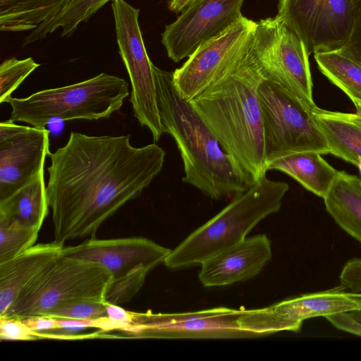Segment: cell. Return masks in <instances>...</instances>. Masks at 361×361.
<instances>
[{
  "instance_id": "cell-10",
  "label": "cell",
  "mask_w": 361,
  "mask_h": 361,
  "mask_svg": "<svg viewBox=\"0 0 361 361\" xmlns=\"http://www.w3.org/2000/svg\"><path fill=\"white\" fill-rule=\"evenodd\" d=\"M111 8L119 54L132 87L133 115L157 142L164 131L157 105L154 65L147 53L138 22L140 9L125 0L112 1Z\"/></svg>"
},
{
  "instance_id": "cell-21",
  "label": "cell",
  "mask_w": 361,
  "mask_h": 361,
  "mask_svg": "<svg viewBox=\"0 0 361 361\" xmlns=\"http://www.w3.org/2000/svg\"><path fill=\"white\" fill-rule=\"evenodd\" d=\"M324 200L338 226L361 243V178L339 171Z\"/></svg>"
},
{
  "instance_id": "cell-5",
  "label": "cell",
  "mask_w": 361,
  "mask_h": 361,
  "mask_svg": "<svg viewBox=\"0 0 361 361\" xmlns=\"http://www.w3.org/2000/svg\"><path fill=\"white\" fill-rule=\"evenodd\" d=\"M302 324L279 316L271 306L253 310L221 307L181 313H134L127 332L138 338H245L297 332Z\"/></svg>"
},
{
  "instance_id": "cell-34",
  "label": "cell",
  "mask_w": 361,
  "mask_h": 361,
  "mask_svg": "<svg viewBox=\"0 0 361 361\" xmlns=\"http://www.w3.org/2000/svg\"><path fill=\"white\" fill-rule=\"evenodd\" d=\"M106 304L107 317L116 323L118 329L126 331L134 320V312H130L117 305Z\"/></svg>"
},
{
  "instance_id": "cell-12",
  "label": "cell",
  "mask_w": 361,
  "mask_h": 361,
  "mask_svg": "<svg viewBox=\"0 0 361 361\" xmlns=\"http://www.w3.org/2000/svg\"><path fill=\"white\" fill-rule=\"evenodd\" d=\"M255 25L243 16L226 31L199 47L173 72L180 95L190 101L219 78L242 55Z\"/></svg>"
},
{
  "instance_id": "cell-23",
  "label": "cell",
  "mask_w": 361,
  "mask_h": 361,
  "mask_svg": "<svg viewBox=\"0 0 361 361\" xmlns=\"http://www.w3.org/2000/svg\"><path fill=\"white\" fill-rule=\"evenodd\" d=\"M70 0H0V30H33L55 17Z\"/></svg>"
},
{
  "instance_id": "cell-28",
  "label": "cell",
  "mask_w": 361,
  "mask_h": 361,
  "mask_svg": "<svg viewBox=\"0 0 361 361\" xmlns=\"http://www.w3.org/2000/svg\"><path fill=\"white\" fill-rule=\"evenodd\" d=\"M47 317L72 319H94L107 317L106 304L87 300H72L54 307Z\"/></svg>"
},
{
  "instance_id": "cell-9",
  "label": "cell",
  "mask_w": 361,
  "mask_h": 361,
  "mask_svg": "<svg viewBox=\"0 0 361 361\" xmlns=\"http://www.w3.org/2000/svg\"><path fill=\"white\" fill-rule=\"evenodd\" d=\"M267 159L298 151L329 154L313 111L279 84L263 79L258 87Z\"/></svg>"
},
{
  "instance_id": "cell-15",
  "label": "cell",
  "mask_w": 361,
  "mask_h": 361,
  "mask_svg": "<svg viewBox=\"0 0 361 361\" xmlns=\"http://www.w3.org/2000/svg\"><path fill=\"white\" fill-rule=\"evenodd\" d=\"M171 250L146 238L91 237L77 245L63 246L61 255L103 266L116 280L139 269L149 271L164 262Z\"/></svg>"
},
{
  "instance_id": "cell-31",
  "label": "cell",
  "mask_w": 361,
  "mask_h": 361,
  "mask_svg": "<svg viewBox=\"0 0 361 361\" xmlns=\"http://www.w3.org/2000/svg\"><path fill=\"white\" fill-rule=\"evenodd\" d=\"M354 24L350 36L343 47L338 51L361 65V0H353Z\"/></svg>"
},
{
  "instance_id": "cell-18",
  "label": "cell",
  "mask_w": 361,
  "mask_h": 361,
  "mask_svg": "<svg viewBox=\"0 0 361 361\" xmlns=\"http://www.w3.org/2000/svg\"><path fill=\"white\" fill-rule=\"evenodd\" d=\"M267 170L286 173L306 190L323 199L339 173L320 153L313 151L286 152L272 155L267 159Z\"/></svg>"
},
{
  "instance_id": "cell-16",
  "label": "cell",
  "mask_w": 361,
  "mask_h": 361,
  "mask_svg": "<svg viewBox=\"0 0 361 361\" xmlns=\"http://www.w3.org/2000/svg\"><path fill=\"white\" fill-rule=\"evenodd\" d=\"M271 256L267 235L245 238L203 262L200 281L204 286L214 287L247 281L257 276Z\"/></svg>"
},
{
  "instance_id": "cell-33",
  "label": "cell",
  "mask_w": 361,
  "mask_h": 361,
  "mask_svg": "<svg viewBox=\"0 0 361 361\" xmlns=\"http://www.w3.org/2000/svg\"><path fill=\"white\" fill-rule=\"evenodd\" d=\"M325 318L336 329L361 337V321L351 312H341Z\"/></svg>"
},
{
  "instance_id": "cell-19",
  "label": "cell",
  "mask_w": 361,
  "mask_h": 361,
  "mask_svg": "<svg viewBox=\"0 0 361 361\" xmlns=\"http://www.w3.org/2000/svg\"><path fill=\"white\" fill-rule=\"evenodd\" d=\"M271 307L279 316L302 324L308 319L361 309V306L350 296L349 292L341 285L289 298Z\"/></svg>"
},
{
  "instance_id": "cell-35",
  "label": "cell",
  "mask_w": 361,
  "mask_h": 361,
  "mask_svg": "<svg viewBox=\"0 0 361 361\" xmlns=\"http://www.w3.org/2000/svg\"><path fill=\"white\" fill-rule=\"evenodd\" d=\"M32 331L42 332L59 328L56 318L47 316H35L21 319Z\"/></svg>"
},
{
  "instance_id": "cell-11",
  "label": "cell",
  "mask_w": 361,
  "mask_h": 361,
  "mask_svg": "<svg viewBox=\"0 0 361 361\" xmlns=\"http://www.w3.org/2000/svg\"><path fill=\"white\" fill-rule=\"evenodd\" d=\"M276 16L310 55L341 50L352 32L355 12L353 0H279Z\"/></svg>"
},
{
  "instance_id": "cell-3",
  "label": "cell",
  "mask_w": 361,
  "mask_h": 361,
  "mask_svg": "<svg viewBox=\"0 0 361 361\" xmlns=\"http://www.w3.org/2000/svg\"><path fill=\"white\" fill-rule=\"evenodd\" d=\"M154 70L161 121L180 152L182 180L214 200L246 190L251 185L191 102L180 95L173 72L155 66Z\"/></svg>"
},
{
  "instance_id": "cell-29",
  "label": "cell",
  "mask_w": 361,
  "mask_h": 361,
  "mask_svg": "<svg viewBox=\"0 0 361 361\" xmlns=\"http://www.w3.org/2000/svg\"><path fill=\"white\" fill-rule=\"evenodd\" d=\"M147 272L145 269H139L122 278L111 280L103 302L118 305L130 301L144 284Z\"/></svg>"
},
{
  "instance_id": "cell-25",
  "label": "cell",
  "mask_w": 361,
  "mask_h": 361,
  "mask_svg": "<svg viewBox=\"0 0 361 361\" xmlns=\"http://www.w3.org/2000/svg\"><path fill=\"white\" fill-rule=\"evenodd\" d=\"M321 73L334 85L361 94V65L339 51L314 54Z\"/></svg>"
},
{
  "instance_id": "cell-26",
  "label": "cell",
  "mask_w": 361,
  "mask_h": 361,
  "mask_svg": "<svg viewBox=\"0 0 361 361\" xmlns=\"http://www.w3.org/2000/svg\"><path fill=\"white\" fill-rule=\"evenodd\" d=\"M39 231L16 221L0 216V263L33 246Z\"/></svg>"
},
{
  "instance_id": "cell-30",
  "label": "cell",
  "mask_w": 361,
  "mask_h": 361,
  "mask_svg": "<svg viewBox=\"0 0 361 361\" xmlns=\"http://www.w3.org/2000/svg\"><path fill=\"white\" fill-rule=\"evenodd\" d=\"M1 340L33 341L38 339L37 332L30 329L21 319L0 317Z\"/></svg>"
},
{
  "instance_id": "cell-38",
  "label": "cell",
  "mask_w": 361,
  "mask_h": 361,
  "mask_svg": "<svg viewBox=\"0 0 361 361\" xmlns=\"http://www.w3.org/2000/svg\"><path fill=\"white\" fill-rule=\"evenodd\" d=\"M352 314L361 321V309L357 310L351 311Z\"/></svg>"
},
{
  "instance_id": "cell-17",
  "label": "cell",
  "mask_w": 361,
  "mask_h": 361,
  "mask_svg": "<svg viewBox=\"0 0 361 361\" xmlns=\"http://www.w3.org/2000/svg\"><path fill=\"white\" fill-rule=\"evenodd\" d=\"M63 244L39 243L0 263V317L15 301L23 288L51 260L61 254Z\"/></svg>"
},
{
  "instance_id": "cell-2",
  "label": "cell",
  "mask_w": 361,
  "mask_h": 361,
  "mask_svg": "<svg viewBox=\"0 0 361 361\" xmlns=\"http://www.w3.org/2000/svg\"><path fill=\"white\" fill-rule=\"evenodd\" d=\"M264 79L252 47L190 102L250 185L266 176L267 154L258 87Z\"/></svg>"
},
{
  "instance_id": "cell-37",
  "label": "cell",
  "mask_w": 361,
  "mask_h": 361,
  "mask_svg": "<svg viewBox=\"0 0 361 361\" xmlns=\"http://www.w3.org/2000/svg\"><path fill=\"white\" fill-rule=\"evenodd\" d=\"M193 0H171L169 3V9L174 13H180L185 9Z\"/></svg>"
},
{
  "instance_id": "cell-24",
  "label": "cell",
  "mask_w": 361,
  "mask_h": 361,
  "mask_svg": "<svg viewBox=\"0 0 361 361\" xmlns=\"http://www.w3.org/2000/svg\"><path fill=\"white\" fill-rule=\"evenodd\" d=\"M110 1L114 0H70L55 17L32 30L24 38L22 46L25 47L42 40L59 29H61V37H71L80 24L87 22Z\"/></svg>"
},
{
  "instance_id": "cell-32",
  "label": "cell",
  "mask_w": 361,
  "mask_h": 361,
  "mask_svg": "<svg viewBox=\"0 0 361 361\" xmlns=\"http://www.w3.org/2000/svg\"><path fill=\"white\" fill-rule=\"evenodd\" d=\"M340 285L352 293H361V257L348 259L339 275Z\"/></svg>"
},
{
  "instance_id": "cell-36",
  "label": "cell",
  "mask_w": 361,
  "mask_h": 361,
  "mask_svg": "<svg viewBox=\"0 0 361 361\" xmlns=\"http://www.w3.org/2000/svg\"><path fill=\"white\" fill-rule=\"evenodd\" d=\"M339 89L351 100L356 109L355 114L361 118V94L348 88L341 87Z\"/></svg>"
},
{
  "instance_id": "cell-39",
  "label": "cell",
  "mask_w": 361,
  "mask_h": 361,
  "mask_svg": "<svg viewBox=\"0 0 361 361\" xmlns=\"http://www.w3.org/2000/svg\"><path fill=\"white\" fill-rule=\"evenodd\" d=\"M357 167L359 169L360 173H361V160L359 161Z\"/></svg>"
},
{
  "instance_id": "cell-7",
  "label": "cell",
  "mask_w": 361,
  "mask_h": 361,
  "mask_svg": "<svg viewBox=\"0 0 361 361\" xmlns=\"http://www.w3.org/2000/svg\"><path fill=\"white\" fill-rule=\"evenodd\" d=\"M111 278L103 266L61 254L23 288L0 317L44 316L58 305L72 300L103 302Z\"/></svg>"
},
{
  "instance_id": "cell-20",
  "label": "cell",
  "mask_w": 361,
  "mask_h": 361,
  "mask_svg": "<svg viewBox=\"0 0 361 361\" xmlns=\"http://www.w3.org/2000/svg\"><path fill=\"white\" fill-rule=\"evenodd\" d=\"M329 154L355 166L361 160V118L355 113L317 108L312 112Z\"/></svg>"
},
{
  "instance_id": "cell-13",
  "label": "cell",
  "mask_w": 361,
  "mask_h": 361,
  "mask_svg": "<svg viewBox=\"0 0 361 361\" xmlns=\"http://www.w3.org/2000/svg\"><path fill=\"white\" fill-rule=\"evenodd\" d=\"M245 0H193L178 18L166 25L161 43L177 63L204 43L222 34L242 18Z\"/></svg>"
},
{
  "instance_id": "cell-1",
  "label": "cell",
  "mask_w": 361,
  "mask_h": 361,
  "mask_svg": "<svg viewBox=\"0 0 361 361\" xmlns=\"http://www.w3.org/2000/svg\"><path fill=\"white\" fill-rule=\"evenodd\" d=\"M130 137L71 132L64 146L49 152L46 190L54 241L94 237L161 172L165 151L155 143L133 147Z\"/></svg>"
},
{
  "instance_id": "cell-4",
  "label": "cell",
  "mask_w": 361,
  "mask_h": 361,
  "mask_svg": "<svg viewBox=\"0 0 361 361\" xmlns=\"http://www.w3.org/2000/svg\"><path fill=\"white\" fill-rule=\"evenodd\" d=\"M288 183L267 176L190 234L164 261L171 269L201 264L210 257L244 240L257 224L279 211L288 190Z\"/></svg>"
},
{
  "instance_id": "cell-22",
  "label": "cell",
  "mask_w": 361,
  "mask_h": 361,
  "mask_svg": "<svg viewBox=\"0 0 361 361\" xmlns=\"http://www.w3.org/2000/svg\"><path fill=\"white\" fill-rule=\"evenodd\" d=\"M44 171L8 198L0 201V216L40 230L48 214Z\"/></svg>"
},
{
  "instance_id": "cell-8",
  "label": "cell",
  "mask_w": 361,
  "mask_h": 361,
  "mask_svg": "<svg viewBox=\"0 0 361 361\" xmlns=\"http://www.w3.org/2000/svg\"><path fill=\"white\" fill-rule=\"evenodd\" d=\"M252 47L264 79L276 82L314 111L309 54L298 35L279 17L256 22Z\"/></svg>"
},
{
  "instance_id": "cell-14",
  "label": "cell",
  "mask_w": 361,
  "mask_h": 361,
  "mask_svg": "<svg viewBox=\"0 0 361 361\" xmlns=\"http://www.w3.org/2000/svg\"><path fill=\"white\" fill-rule=\"evenodd\" d=\"M49 131L17 125L12 119L0 123V201L30 183L44 171Z\"/></svg>"
},
{
  "instance_id": "cell-6",
  "label": "cell",
  "mask_w": 361,
  "mask_h": 361,
  "mask_svg": "<svg viewBox=\"0 0 361 361\" xmlns=\"http://www.w3.org/2000/svg\"><path fill=\"white\" fill-rule=\"evenodd\" d=\"M129 95L128 83L102 73L90 79L43 90L25 98L11 97V119L44 128L54 121L107 118L120 109Z\"/></svg>"
},
{
  "instance_id": "cell-27",
  "label": "cell",
  "mask_w": 361,
  "mask_h": 361,
  "mask_svg": "<svg viewBox=\"0 0 361 361\" xmlns=\"http://www.w3.org/2000/svg\"><path fill=\"white\" fill-rule=\"evenodd\" d=\"M39 66L31 57L4 61L0 66V102H7L12 92Z\"/></svg>"
}]
</instances>
